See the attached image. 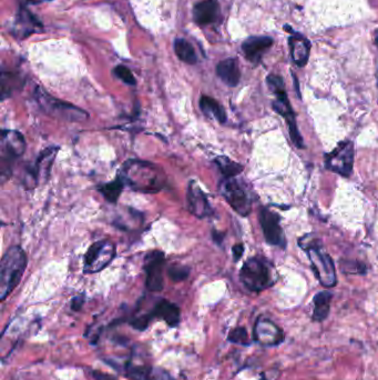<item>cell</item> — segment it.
<instances>
[{
  "instance_id": "6da1fadb",
  "label": "cell",
  "mask_w": 378,
  "mask_h": 380,
  "mask_svg": "<svg viewBox=\"0 0 378 380\" xmlns=\"http://www.w3.org/2000/svg\"><path fill=\"white\" fill-rule=\"evenodd\" d=\"M119 177L124 185L143 194L159 193L166 186V175L162 169L149 161L131 159L124 163Z\"/></svg>"
},
{
  "instance_id": "7a4b0ae2",
  "label": "cell",
  "mask_w": 378,
  "mask_h": 380,
  "mask_svg": "<svg viewBox=\"0 0 378 380\" xmlns=\"http://www.w3.org/2000/svg\"><path fill=\"white\" fill-rule=\"evenodd\" d=\"M299 246L308 253L313 272L320 285L326 288H332L337 285V270L334 266L333 259L329 253H326L320 239L304 236L299 239Z\"/></svg>"
},
{
  "instance_id": "3957f363",
  "label": "cell",
  "mask_w": 378,
  "mask_h": 380,
  "mask_svg": "<svg viewBox=\"0 0 378 380\" xmlns=\"http://www.w3.org/2000/svg\"><path fill=\"white\" fill-rule=\"evenodd\" d=\"M278 277L275 267L264 257L247 259L240 272L241 283L249 291L254 293H260L272 287Z\"/></svg>"
},
{
  "instance_id": "277c9868",
  "label": "cell",
  "mask_w": 378,
  "mask_h": 380,
  "mask_svg": "<svg viewBox=\"0 0 378 380\" xmlns=\"http://www.w3.org/2000/svg\"><path fill=\"white\" fill-rule=\"evenodd\" d=\"M27 266L25 251L19 246H13L4 253L0 266V299L5 300L20 283Z\"/></svg>"
},
{
  "instance_id": "5b68a950",
  "label": "cell",
  "mask_w": 378,
  "mask_h": 380,
  "mask_svg": "<svg viewBox=\"0 0 378 380\" xmlns=\"http://www.w3.org/2000/svg\"><path fill=\"white\" fill-rule=\"evenodd\" d=\"M266 82H268L271 91L276 97L275 101L272 103L273 109L287 120L292 141L297 148H304V141H303L302 136L299 134V128H297L294 111H293L291 103H289V98L285 93L283 78L278 75H268Z\"/></svg>"
},
{
  "instance_id": "8992f818",
  "label": "cell",
  "mask_w": 378,
  "mask_h": 380,
  "mask_svg": "<svg viewBox=\"0 0 378 380\" xmlns=\"http://www.w3.org/2000/svg\"><path fill=\"white\" fill-rule=\"evenodd\" d=\"M25 151L26 141L20 132L17 130H3L0 144V172L3 182L11 176L13 161L22 156Z\"/></svg>"
},
{
  "instance_id": "52a82bcc",
  "label": "cell",
  "mask_w": 378,
  "mask_h": 380,
  "mask_svg": "<svg viewBox=\"0 0 378 380\" xmlns=\"http://www.w3.org/2000/svg\"><path fill=\"white\" fill-rule=\"evenodd\" d=\"M36 97H37V103L40 108L49 116L68 120V122H82L89 118V115L84 109L78 108L76 106L66 101L56 99L55 97L48 95L44 90L38 89Z\"/></svg>"
},
{
  "instance_id": "ba28073f",
  "label": "cell",
  "mask_w": 378,
  "mask_h": 380,
  "mask_svg": "<svg viewBox=\"0 0 378 380\" xmlns=\"http://www.w3.org/2000/svg\"><path fill=\"white\" fill-rule=\"evenodd\" d=\"M220 193L237 214L242 217L251 214L252 196L241 180L235 177L224 178L220 184Z\"/></svg>"
},
{
  "instance_id": "9c48e42d",
  "label": "cell",
  "mask_w": 378,
  "mask_h": 380,
  "mask_svg": "<svg viewBox=\"0 0 378 380\" xmlns=\"http://www.w3.org/2000/svg\"><path fill=\"white\" fill-rule=\"evenodd\" d=\"M116 256V245L110 241L92 243L84 255V274H96L108 266Z\"/></svg>"
},
{
  "instance_id": "30bf717a",
  "label": "cell",
  "mask_w": 378,
  "mask_h": 380,
  "mask_svg": "<svg viewBox=\"0 0 378 380\" xmlns=\"http://www.w3.org/2000/svg\"><path fill=\"white\" fill-rule=\"evenodd\" d=\"M58 151L59 147H56V146L48 147L40 153L34 164L27 168L24 179V185L27 189H34L39 182H46L48 179Z\"/></svg>"
},
{
  "instance_id": "8fae6325",
  "label": "cell",
  "mask_w": 378,
  "mask_h": 380,
  "mask_svg": "<svg viewBox=\"0 0 378 380\" xmlns=\"http://www.w3.org/2000/svg\"><path fill=\"white\" fill-rule=\"evenodd\" d=\"M354 157V145L351 141H344L326 156V168L343 177H348L353 172Z\"/></svg>"
},
{
  "instance_id": "7c38bea8",
  "label": "cell",
  "mask_w": 378,
  "mask_h": 380,
  "mask_svg": "<svg viewBox=\"0 0 378 380\" xmlns=\"http://www.w3.org/2000/svg\"><path fill=\"white\" fill-rule=\"evenodd\" d=\"M283 330L275 322L260 317L253 328V341L263 347H278L284 343Z\"/></svg>"
},
{
  "instance_id": "4fadbf2b",
  "label": "cell",
  "mask_w": 378,
  "mask_h": 380,
  "mask_svg": "<svg viewBox=\"0 0 378 380\" xmlns=\"http://www.w3.org/2000/svg\"><path fill=\"white\" fill-rule=\"evenodd\" d=\"M166 257L162 251H155L148 253L145 258V270L147 274L145 286L150 291L158 293L163 289V267Z\"/></svg>"
},
{
  "instance_id": "5bb4252c",
  "label": "cell",
  "mask_w": 378,
  "mask_h": 380,
  "mask_svg": "<svg viewBox=\"0 0 378 380\" xmlns=\"http://www.w3.org/2000/svg\"><path fill=\"white\" fill-rule=\"evenodd\" d=\"M261 228L266 237V241L270 245L279 246V247H285V236H284L283 229H282L281 220L280 216L273 211L268 208H262L260 211Z\"/></svg>"
},
{
  "instance_id": "9a60e30c",
  "label": "cell",
  "mask_w": 378,
  "mask_h": 380,
  "mask_svg": "<svg viewBox=\"0 0 378 380\" xmlns=\"http://www.w3.org/2000/svg\"><path fill=\"white\" fill-rule=\"evenodd\" d=\"M187 203L190 213L200 220L208 218L213 215L208 197L195 180H191L188 186Z\"/></svg>"
},
{
  "instance_id": "2e32d148",
  "label": "cell",
  "mask_w": 378,
  "mask_h": 380,
  "mask_svg": "<svg viewBox=\"0 0 378 380\" xmlns=\"http://www.w3.org/2000/svg\"><path fill=\"white\" fill-rule=\"evenodd\" d=\"M126 374L132 380H176L162 368L145 364H134L132 360L126 365Z\"/></svg>"
},
{
  "instance_id": "e0dca14e",
  "label": "cell",
  "mask_w": 378,
  "mask_h": 380,
  "mask_svg": "<svg viewBox=\"0 0 378 380\" xmlns=\"http://www.w3.org/2000/svg\"><path fill=\"white\" fill-rule=\"evenodd\" d=\"M273 46V39L268 36H252L242 44V51L249 63H256L262 61L263 56Z\"/></svg>"
},
{
  "instance_id": "ac0fdd59",
  "label": "cell",
  "mask_w": 378,
  "mask_h": 380,
  "mask_svg": "<svg viewBox=\"0 0 378 380\" xmlns=\"http://www.w3.org/2000/svg\"><path fill=\"white\" fill-rule=\"evenodd\" d=\"M221 9L219 0H202L193 7V18L200 26L214 24L220 19Z\"/></svg>"
},
{
  "instance_id": "d6986e66",
  "label": "cell",
  "mask_w": 378,
  "mask_h": 380,
  "mask_svg": "<svg viewBox=\"0 0 378 380\" xmlns=\"http://www.w3.org/2000/svg\"><path fill=\"white\" fill-rule=\"evenodd\" d=\"M41 27V23L28 9L21 7L13 24V34L19 39H24L34 32H37L38 28Z\"/></svg>"
},
{
  "instance_id": "ffe728a7",
  "label": "cell",
  "mask_w": 378,
  "mask_h": 380,
  "mask_svg": "<svg viewBox=\"0 0 378 380\" xmlns=\"http://www.w3.org/2000/svg\"><path fill=\"white\" fill-rule=\"evenodd\" d=\"M292 59L299 67H304L310 58L311 44L308 38L301 34H293L289 37Z\"/></svg>"
},
{
  "instance_id": "44dd1931",
  "label": "cell",
  "mask_w": 378,
  "mask_h": 380,
  "mask_svg": "<svg viewBox=\"0 0 378 380\" xmlns=\"http://www.w3.org/2000/svg\"><path fill=\"white\" fill-rule=\"evenodd\" d=\"M216 75L226 86L237 87L241 80V72L237 59L228 58L220 61L216 66Z\"/></svg>"
},
{
  "instance_id": "7402d4cb",
  "label": "cell",
  "mask_w": 378,
  "mask_h": 380,
  "mask_svg": "<svg viewBox=\"0 0 378 380\" xmlns=\"http://www.w3.org/2000/svg\"><path fill=\"white\" fill-rule=\"evenodd\" d=\"M152 315L153 317H158L160 319L164 320L167 325L172 328L179 325L181 318L179 307L166 299H161L158 304L155 305L152 309Z\"/></svg>"
},
{
  "instance_id": "603a6c76",
  "label": "cell",
  "mask_w": 378,
  "mask_h": 380,
  "mask_svg": "<svg viewBox=\"0 0 378 380\" xmlns=\"http://www.w3.org/2000/svg\"><path fill=\"white\" fill-rule=\"evenodd\" d=\"M332 299H333V293L329 291H320L314 296V299H313L314 309H313L312 315V319L314 322H324L329 317L331 312Z\"/></svg>"
},
{
  "instance_id": "cb8c5ba5",
  "label": "cell",
  "mask_w": 378,
  "mask_h": 380,
  "mask_svg": "<svg viewBox=\"0 0 378 380\" xmlns=\"http://www.w3.org/2000/svg\"><path fill=\"white\" fill-rule=\"evenodd\" d=\"M200 108L202 110L203 114L209 118L216 119L221 124H224L226 122V113L223 107L212 97L209 96H202L200 99Z\"/></svg>"
},
{
  "instance_id": "d4e9b609",
  "label": "cell",
  "mask_w": 378,
  "mask_h": 380,
  "mask_svg": "<svg viewBox=\"0 0 378 380\" xmlns=\"http://www.w3.org/2000/svg\"><path fill=\"white\" fill-rule=\"evenodd\" d=\"M174 51L178 58L188 65H195L197 63V56L192 44L183 38H176L174 40Z\"/></svg>"
},
{
  "instance_id": "484cf974",
  "label": "cell",
  "mask_w": 378,
  "mask_h": 380,
  "mask_svg": "<svg viewBox=\"0 0 378 380\" xmlns=\"http://www.w3.org/2000/svg\"><path fill=\"white\" fill-rule=\"evenodd\" d=\"M24 80L17 72H6L5 69L1 74V99L5 101L6 98L13 95V91H16L22 86Z\"/></svg>"
},
{
  "instance_id": "4316f807",
  "label": "cell",
  "mask_w": 378,
  "mask_h": 380,
  "mask_svg": "<svg viewBox=\"0 0 378 380\" xmlns=\"http://www.w3.org/2000/svg\"><path fill=\"white\" fill-rule=\"evenodd\" d=\"M124 180L120 177H117L116 179L109 182V184H105V185L99 187V193L105 197V201H108L109 203H116L118 201L119 197H120L122 190L124 187Z\"/></svg>"
},
{
  "instance_id": "83f0119b",
  "label": "cell",
  "mask_w": 378,
  "mask_h": 380,
  "mask_svg": "<svg viewBox=\"0 0 378 380\" xmlns=\"http://www.w3.org/2000/svg\"><path fill=\"white\" fill-rule=\"evenodd\" d=\"M214 163H216V166L220 169V172L223 174L226 178L235 177L237 175H239L243 170V166L241 164L235 163V161L230 159L229 157H216L214 159Z\"/></svg>"
},
{
  "instance_id": "f1b7e54d",
  "label": "cell",
  "mask_w": 378,
  "mask_h": 380,
  "mask_svg": "<svg viewBox=\"0 0 378 380\" xmlns=\"http://www.w3.org/2000/svg\"><path fill=\"white\" fill-rule=\"evenodd\" d=\"M230 343H237L241 346H249L252 343V341L249 339L247 330L245 327H237L232 329L228 336Z\"/></svg>"
},
{
  "instance_id": "f546056e",
  "label": "cell",
  "mask_w": 378,
  "mask_h": 380,
  "mask_svg": "<svg viewBox=\"0 0 378 380\" xmlns=\"http://www.w3.org/2000/svg\"><path fill=\"white\" fill-rule=\"evenodd\" d=\"M113 74L121 82H124V84H129V86H134V84H137L136 77L133 76L131 70L128 67L124 66V65H119V66L113 69Z\"/></svg>"
},
{
  "instance_id": "4dcf8cb0",
  "label": "cell",
  "mask_w": 378,
  "mask_h": 380,
  "mask_svg": "<svg viewBox=\"0 0 378 380\" xmlns=\"http://www.w3.org/2000/svg\"><path fill=\"white\" fill-rule=\"evenodd\" d=\"M189 267L181 266V265H174L168 270L169 277L174 281H183L189 277Z\"/></svg>"
},
{
  "instance_id": "1f68e13d",
  "label": "cell",
  "mask_w": 378,
  "mask_h": 380,
  "mask_svg": "<svg viewBox=\"0 0 378 380\" xmlns=\"http://www.w3.org/2000/svg\"><path fill=\"white\" fill-rule=\"evenodd\" d=\"M344 272H348L351 274H365L366 266L362 262H358L356 266H353V262H346L344 265Z\"/></svg>"
},
{
  "instance_id": "d6a6232c",
  "label": "cell",
  "mask_w": 378,
  "mask_h": 380,
  "mask_svg": "<svg viewBox=\"0 0 378 380\" xmlns=\"http://www.w3.org/2000/svg\"><path fill=\"white\" fill-rule=\"evenodd\" d=\"M84 296H76V297H74V298H72V300H71V309H72V310H74V312H79L80 309H82V306H84Z\"/></svg>"
},
{
  "instance_id": "836d02e7",
  "label": "cell",
  "mask_w": 378,
  "mask_h": 380,
  "mask_svg": "<svg viewBox=\"0 0 378 380\" xmlns=\"http://www.w3.org/2000/svg\"><path fill=\"white\" fill-rule=\"evenodd\" d=\"M232 251H233L234 262H239L241 257L243 256V253H245V246L242 245V243H237V245L233 246Z\"/></svg>"
},
{
  "instance_id": "e575fe53",
  "label": "cell",
  "mask_w": 378,
  "mask_h": 380,
  "mask_svg": "<svg viewBox=\"0 0 378 380\" xmlns=\"http://www.w3.org/2000/svg\"><path fill=\"white\" fill-rule=\"evenodd\" d=\"M212 238L214 239L216 243H222L223 241L224 235L221 234V232H216V230H213L212 232Z\"/></svg>"
},
{
  "instance_id": "d590c367",
  "label": "cell",
  "mask_w": 378,
  "mask_h": 380,
  "mask_svg": "<svg viewBox=\"0 0 378 380\" xmlns=\"http://www.w3.org/2000/svg\"><path fill=\"white\" fill-rule=\"evenodd\" d=\"M27 4L30 5H38V4L46 3V1H53V0H26Z\"/></svg>"
}]
</instances>
